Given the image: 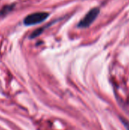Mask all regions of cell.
Instances as JSON below:
<instances>
[{"mask_svg": "<svg viewBox=\"0 0 129 130\" xmlns=\"http://www.w3.org/2000/svg\"><path fill=\"white\" fill-rule=\"evenodd\" d=\"M100 11V8L97 7L90 9L86 14V15L78 22V27L80 28H86V27H90L92 24V23L96 20L97 16L99 15Z\"/></svg>", "mask_w": 129, "mask_h": 130, "instance_id": "cell-2", "label": "cell"}, {"mask_svg": "<svg viewBox=\"0 0 129 130\" xmlns=\"http://www.w3.org/2000/svg\"><path fill=\"white\" fill-rule=\"evenodd\" d=\"M43 30H43V27H40V28H38V29L35 30H34L31 34H30V38L33 39V38H35V37H38L40 34H41L43 33Z\"/></svg>", "mask_w": 129, "mask_h": 130, "instance_id": "cell-4", "label": "cell"}, {"mask_svg": "<svg viewBox=\"0 0 129 130\" xmlns=\"http://www.w3.org/2000/svg\"><path fill=\"white\" fill-rule=\"evenodd\" d=\"M120 120L122 122V123L123 124V126L125 127V129L127 130H129V121L128 120H126L125 118L120 117Z\"/></svg>", "mask_w": 129, "mask_h": 130, "instance_id": "cell-5", "label": "cell"}, {"mask_svg": "<svg viewBox=\"0 0 129 130\" xmlns=\"http://www.w3.org/2000/svg\"><path fill=\"white\" fill-rule=\"evenodd\" d=\"M49 14L46 11H38L33 12L27 16H26L23 21L24 24L26 26H32L36 25L37 24H40L46 21L49 17Z\"/></svg>", "mask_w": 129, "mask_h": 130, "instance_id": "cell-1", "label": "cell"}, {"mask_svg": "<svg viewBox=\"0 0 129 130\" xmlns=\"http://www.w3.org/2000/svg\"><path fill=\"white\" fill-rule=\"evenodd\" d=\"M14 6H15L14 5H6L4 8H2V10H0V17L1 16H5L8 13L11 12L14 9Z\"/></svg>", "mask_w": 129, "mask_h": 130, "instance_id": "cell-3", "label": "cell"}]
</instances>
